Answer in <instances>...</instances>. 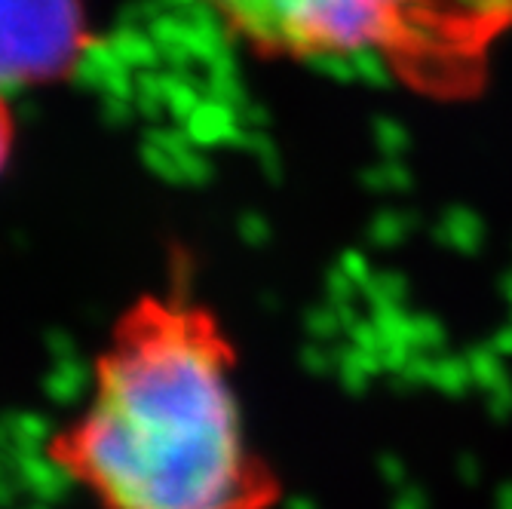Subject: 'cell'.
<instances>
[{
  "mask_svg": "<svg viewBox=\"0 0 512 509\" xmlns=\"http://www.w3.org/2000/svg\"><path fill=\"white\" fill-rule=\"evenodd\" d=\"M89 43L83 0H0V89L68 80Z\"/></svg>",
  "mask_w": 512,
  "mask_h": 509,
  "instance_id": "obj_3",
  "label": "cell"
},
{
  "mask_svg": "<svg viewBox=\"0 0 512 509\" xmlns=\"http://www.w3.org/2000/svg\"><path fill=\"white\" fill-rule=\"evenodd\" d=\"M267 59H356L411 50L433 0H203Z\"/></svg>",
  "mask_w": 512,
  "mask_h": 509,
  "instance_id": "obj_2",
  "label": "cell"
},
{
  "mask_svg": "<svg viewBox=\"0 0 512 509\" xmlns=\"http://www.w3.org/2000/svg\"><path fill=\"white\" fill-rule=\"evenodd\" d=\"M13 148H16V114L4 96V89H0V172L10 166Z\"/></svg>",
  "mask_w": 512,
  "mask_h": 509,
  "instance_id": "obj_4",
  "label": "cell"
},
{
  "mask_svg": "<svg viewBox=\"0 0 512 509\" xmlns=\"http://www.w3.org/2000/svg\"><path fill=\"white\" fill-rule=\"evenodd\" d=\"M240 356L218 313L188 292L120 310L74 414L43 457L96 509H270L276 476L255 448Z\"/></svg>",
  "mask_w": 512,
  "mask_h": 509,
  "instance_id": "obj_1",
  "label": "cell"
}]
</instances>
